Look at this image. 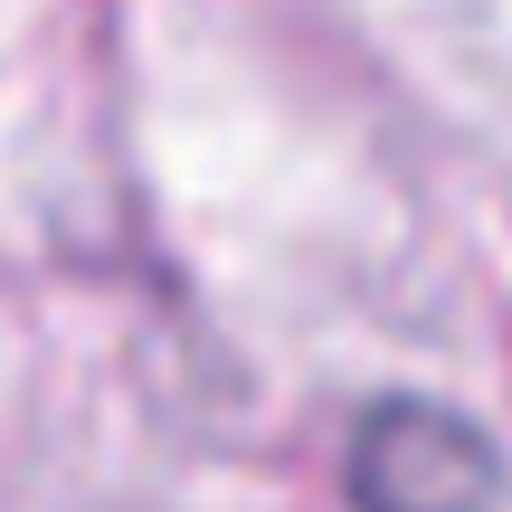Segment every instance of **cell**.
<instances>
[{
  "instance_id": "1",
  "label": "cell",
  "mask_w": 512,
  "mask_h": 512,
  "mask_svg": "<svg viewBox=\"0 0 512 512\" xmlns=\"http://www.w3.org/2000/svg\"><path fill=\"white\" fill-rule=\"evenodd\" d=\"M503 494V465L484 427L437 399H389L351 437V503L361 512H484Z\"/></svg>"
}]
</instances>
